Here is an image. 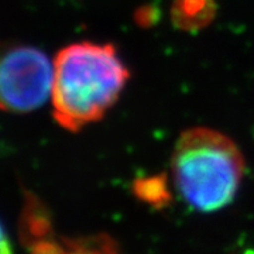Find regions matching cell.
<instances>
[{
	"label": "cell",
	"mask_w": 254,
	"mask_h": 254,
	"mask_svg": "<svg viewBox=\"0 0 254 254\" xmlns=\"http://www.w3.org/2000/svg\"><path fill=\"white\" fill-rule=\"evenodd\" d=\"M130 79V71L109 43H73L54 60L53 115L60 126L76 133L106 115Z\"/></svg>",
	"instance_id": "cell-1"
},
{
	"label": "cell",
	"mask_w": 254,
	"mask_h": 254,
	"mask_svg": "<svg viewBox=\"0 0 254 254\" xmlns=\"http://www.w3.org/2000/svg\"><path fill=\"white\" fill-rule=\"evenodd\" d=\"M171 165L184 200L203 213L230 205L245 174V158L236 143L205 127L190 128L178 137Z\"/></svg>",
	"instance_id": "cell-2"
},
{
	"label": "cell",
	"mask_w": 254,
	"mask_h": 254,
	"mask_svg": "<svg viewBox=\"0 0 254 254\" xmlns=\"http://www.w3.org/2000/svg\"><path fill=\"white\" fill-rule=\"evenodd\" d=\"M54 63L41 50L17 46L0 53V110L24 113L43 106L53 91Z\"/></svg>",
	"instance_id": "cell-3"
},
{
	"label": "cell",
	"mask_w": 254,
	"mask_h": 254,
	"mask_svg": "<svg viewBox=\"0 0 254 254\" xmlns=\"http://www.w3.org/2000/svg\"><path fill=\"white\" fill-rule=\"evenodd\" d=\"M215 0H174L171 20L178 30L196 33L206 28L216 16Z\"/></svg>",
	"instance_id": "cell-4"
},
{
	"label": "cell",
	"mask_w": 254,
	"mask_h": 254,
	"mask_svg": "<svg viewBox=\"0 0 254 254\" xmlns=\"http://www.w3.org/2000/svg\"><path fill=\"white\" fill-rule=\"evenodd\" d=\"M133 193L137 199L154 209H164L173 200V195L164 174L136 178L133 182Z\"/></svg>",
	"instance_id": "cell-5"
},
{
	"label": "cell",
	"mask_w": 254,
	"mask_h": 254,
	"mask_svg": "<svg viewBox=\"0 0 254 254\" xmlns=\"http://www.w3.org/2000/svg\"><path fill=\"white\" fill-rule=\"evenodd\" d=\"M69 247L79 254H119L118 245L105 233L71 242Z\"/></svg>",
	"instance_id": "cell-6"
},
{
	"label": "cell",
	"mask_w": 254,
	"mask_h": 254,
	"mask_svg": "<svg viewBox=\"0 0 254 254\" xmlns=\"http://www.w3.org/2000/svg\"><path fill=\"white\" fill-rule=\"evenodd\" d=\"M31 254H66V252L54 242H37Z\"/></svg>",
	"instance_id": "cell-7"
},
{
	"label": "cell",
	"mask_w": 254,
	"mask_h": 254,
	"mask_svg": "<svg viewBox=\"0 0 254 254\" xmlns=\"http://www.w3.org/2000/svg\"><path fill=\"white\" fill-rule=\"evenodd\" d=\"M0 254H13V249H11L9 236L4 232L1 223H0Z\"/></svg>",
	"instance_id": "cell-8"
},
{
	"label": "cell",
	"mask_w": 254,
	"mask_h": 254,
	"mask_svg": "<svg viewBox=\"0 0 254 254\" xmlns=\"http://www.w3.org/2000/svg\"><path fill=\"white\" fill-rule=\"evenodd\" d=\"M66 254H79L78 253V252H75V250H72V249H71V252H68V253Z\"/></svg>",
	"instance_id": "cell-9"
}]
</instances>
